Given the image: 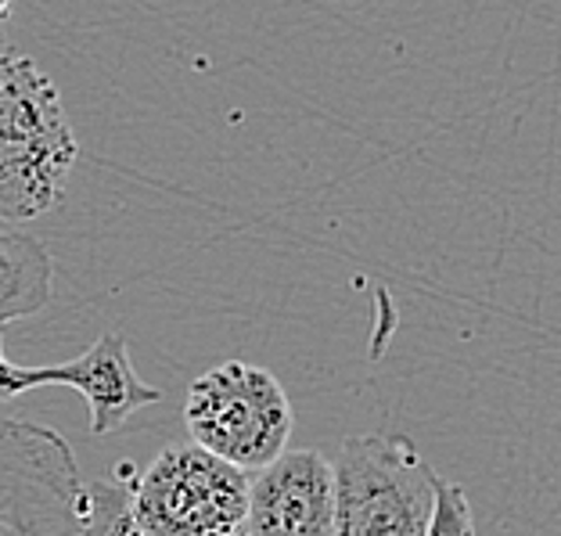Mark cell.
I'll return each instance as SVG.
<instances>
[{
  "instance_id": "obj_1",
  "label": "cell",
  "mask_w": 561,
  "mask_h": 536,
  "mask_svg": "<svg viewBox=\"0 0 561 536\" xmlns=\"http://www.w3.org/2000/svg\"><path fill=\"white\" fill-rule=\"evenodd\" d=\"M80 140L58 87L33 58L0 50V224H25L66 195Z\"/></svg>"
},
{
  "instance_id": "obj_2",
  "label": "cell",
  "mask_w": 561,
  "mask_h": 536,
  "mask_svg": "<svg viewBox=\"0 0 561 536\" xmlns=\"http://www.w3.org/2000/svg\"><path fill=\"white\" fill-rule=\"evenodd\" d=\"M335 526L331 536H425L436 501V471L411 436H350L331 461Z\"/></svg>"
},
{
  "instance_id": "obj_3",
  "label": "cell",
  "mask_w": 561,
  "mask_h": 536,
  "mask_svg": "<svg viewBox=\"0 0 561 536\" xmlns=\"http://www.w3.org/2000/svg\"><path fill=\"white\" fill-rule=\"evenodd\" d=\"M184 425L191 443L249 476L288 451L291 403L274 372L227 361L191 381Z\"/></svg>"
},
{
  "instance_id": "obj_4",
  "label": "cell",
  "mask_w": 561,
  "mask_h": 536,
  "mask_svg": "<svg viewBox=\"0 0 561 536\" xmlns=\"http://www.w3.org/2000/svg\"><path fill=\"white\" fill-rule=\"evenodd\" d=\"M91 482L66 436L0 418V536H83Z\"/></svg>"
},
{
  "instance_id": "obj_5",
  "label": "cell",
  "mask_w": 561,
  "mask_h": 536,
  "mask_svg": "<svg viewBox=\"0 0 561 536\" xmlns=\"http://www.w3.org/2000/svg\"><path fill=\"white\" fill-rule=\"evenodd\" d=\"M249 476L195 443H173L137 471L130 515L145 536H249Z\"/></svg>"
},
{
  "instance_id": "obj_6",
  "label": "cell",
  "mask_w": 561,
  "mask_h": 536,
  "mask_svg": "<svg viewBox=\"0 0 561 536\" xmlns=\"http://www.w3.org/2000/svg\"><path fill=\"white\" fill-rule=\"evenodd\" d=\"M41 386H69L80 392L91 407L94 436H108V432L123 429V421H130L137 411L162 400V392L134 372L130 350H126V339L119 331L101 335L76 361L50 367H19L8 356H0V400L22 397V392Z\"/></svg>"
},
{
  "instance_id": "obj_7",
  "label": "cell",
  "mask_w": 561,
  "mask_h": 536,
  "mask_svg": "<svg viewBox=\"0 0 561 536\" xmlns=\"http://www.w3.org/2000/svg\"><path fill=\"white\" fill-rule=\"evenodd\" d=\"M335 479L321 451H285L249 479V536H331Z\"/></svg>"
},
{
  "instance_id": "obj_8",
  "label": "cell",
  "mask_w": 561,
  "mask_h": 536,
  "mask_svg": "<svg viewBox=\"0 0 561 536\" xmlns=\"http://www.w3.org/2000/svg\"><path fill=\"white\" fill-rule=\"evenodd\" d=\"M50 299V256L30 235L0 231V328L41 313Z\"/></svg>"
},
{
  "instance_id": "obj_9",
  "label": "cell",
  "mask_w": 561,
  "mask_h": 536,
  "mask_svg": "<svg viewBox=\"0 0 561 536\" xmlns=\"http://www.w3.org/2000/svg\"><path fill=\"white\" fill-rule=\"evenodd\" d=\"M134 479L137 468L130 461H123L105 479L91 482V518H87L83 536H145L130 515Z\"/></svg>"
},
{
  "instance_id": "obj_10",
  "label": "cell",
  "mask_w": 561,
  "mask_h": 536,
  "mask_svg": "<svg viewBox=\"0 0 561 536\" xmlns=\"http://www.w3.org/2000/svg\"><path fill=\"white\" fill-rule=\"evenodd\" d=\"M425 536H476V515H471L465 487L436 479V501H432Z\"/></svg>"
},
{
  "instance_id": "obj_11",
  "label": "cell",
  "mask_w": 561,
  "mask_h": 536,
  "mask_svg": "<svg viewBox=\"0 0 561 536\" xmlns=\"http://www.w3.org/2000/svg\"><path fill=\"white\" fill-rule=\"evenodd\" d=\"M11 4H15V0H0V30H4V22L11 15Z\"/></svg>"
}]
</instances>
